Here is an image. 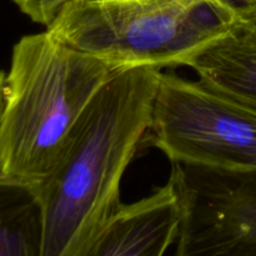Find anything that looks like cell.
<instances>
[{
    "label": "cell",
    "instance_id": "5",
    "mask_svg": "<svg viewBox=\"0 0 256 256\" xmlns=\"http://www.w3.org/2000/svg\"><path fill=\"white\" fill-rule=\"evenodd\" d=\"M182 222L174 256H256V170L172 162Z\"/></svg>",
    "mask_w": 256,
    "mask_h": 256
},
{
    "label": "cell",
    "instance_id": "3",
    "mask_svg": "<svg viewBox=\"0 0 256 256\" xmlns=\"http://www.w3.org/2000/svg\"><path fill=\"white\" fill-rule=\"evenodd\" d=\"M239 19L220 0H72L50 34L115 69L186 66Z\"/></svg>",
    "mask_w": 256,
    "mask_h": 256
},
{
    "label": "cell",
    "instance_id": "4",
    "mask_svg": "<svg viewBox=\"0 0 256 256\" xmlns=\"http://www.w3.org/2000/svg\"><path fill=\"white\" fill-rule=\"evenodd\" d=\"M148 132L172 162L256 170V106L202 79L160 72Z\"/></svg>",
    "mask_w": 256,
    "mask_h": 256
},
{
    "label": "cell",
    "instance_id": "8",
    "mask_svg": "<svg viewBox=\"0 0 256 256\" xmlns=\"http://www.w3.org/2000/svg\"><path fill=\"white\" fill-rule=\"evenodd\" d=\"M42 216L32 188L0 178V256H42Z\"/></svg>",
    "mask_w": 256,
    "mask_h": 256
},
{
    "label": "cell",
    "instance_id": "7",
    "mask_svg": "<svg viewBox=\"0 0 256 256\" xmlns=\"http://www.w3.org/2000/svg\"><path fill=\"white\" fill-rule=\"evenodd\" d=\"M212 86L256 106V25H235L186 65Z\"/></svg>",
    "mask_w": 256,
    "mask_h": 256
},
{
    "label": "cell",
    "instance_id": "11",
    "mask_svg": "<svg viewBox=\"0 0 256 256\" xmlns=\"http://www.w3.org/2000/svg\"><path fill=\"white\" fill-rule=\"evenodd\" d=\"M5 79H6V72L0 69V128H2V114H4V90H5Z\"/></svg>",
    "mask_w": 256,
    "mask_h": 256
},
{
    "label": "cell",
    "instance_id": "1",
    "mask_svg": "<svg viewBox=\"0 0 256 256\" xmlns=\"http://www.w3.org/2000/svg\"><path fill=\"white\" fill-rule=\"evenodd\" d=\"M160 70L115 75L72 132L52 174L32 188L42 208V256H82L122 206V182L152 125Z\"/></svg>",
    "mask_w": 256,
    "mask_h": 256
},
{
    "label": "cell",
    "instance_id": "10",
    "mask_svg": "<svg viewBox=\"0 0 256 256\" xmlns=\"http://www.w3.org/2000/svg\"><path fill=\"white\" fill-rule=\"evenodd\" d=\"M226 4L240 22L256 25V0H220Z\"/></svg>",
    "mask_w": 256,
    "mask_h": 256
},
{
    "label": "cell",
    "instance_id": "6",
    "mask_svg": "<svg viewBox=\"0 0 256 256\" xmlns=\"http://www.w3.org/2000/svg\"><path fill=\"white\" fill-rule=\"evenodd\" d=\"M182 212L170 180L152 194L122 204L82 256H165L176 242Z\"/></svg>",
    "mask_w": 256,
    "mask_h": 256
},
{
    "label": "cell",
    "instance_id": "2",
    "mask_svg": "<svg viewBox=\"0 0 256 256\" xmlns=\"http://www.w3.org/2000/svg\"><path fill=\"white\" fill-rule=\"evenodd\" d=\"M119 72L46 29L20 38L5 79L0 178L29 188L42 184L89 105Z\"/></svg>",
    "mask_w": 256,
    "mask_h": 256
},
{
    "label": "cell",
    "instance_id": "9",
    "mask_svg": "<svg viewBox=\"0 0 256 256\" xmlns=\"http://www.w3.org/2000/svg\"><path fill=\"white\" fill-rule=\"evenodd\" d=\"M20 12L34 22L49 26L65 4L72 0H12Z\"/></svg>",
    "mask_w": 256,
    "mask_h": 256
}]
</instances>
